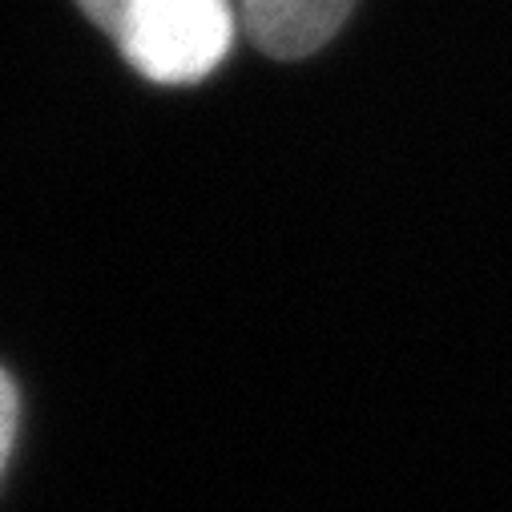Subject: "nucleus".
<instances>
[{"mask_svg":"<svg viewBox=\"0 0 512 512\" xmlns=\"http://www.w3.org/2000/svg\"><path fill=\"white\" fill-rule=\"evenodd\" d=\"M234 41L230 0H130L113 45L146 81L194 85L210 77Z\"/></svg>","mask_w":512,"mask_h":512,"instance_id":"nucleus-1","label":"nucleus"},{"mask_svg":"<svg viewBox=\"0 0 512 512\" xmlns=\"http://www.w3.org/2000/svg\"><path fill=\"white\" fill-rule=\"evenodd\" d=\"M238 5L254 45L271 57L295 61L311 57L343 29L355 0H238Z\"/></svg>","mask_w":512,"mask_h":512,"instance_id":"nucleus-2","label":"nucleus"},{"mask_svg":"<svg viewBox=\"0 0 512 512\" xmlns=\"http://www.w3.org/2000/svg\"><path fill=\"white\" fill-rule=\"evenodd\" d=\"M13 436H17V388H13V379L0 371V472L9 464Z\"/></svg>","mask_w":512,"mask_h":512,"instance_id":"nucleus-3","label":"nucleus"},{"mask_svg":"<svg viewBox=\"0 0 512 512\" xmlns=\"http://www.w3.org/2000/svg\"><path fill=\"white\" fill-rule=\"evenodd\" d=\"M77 5L113 37V29H117V21H121V13L130 9V0H77Z\"/></svg>","mask_w":512,"mask_h":512,"instance_id":"nucleus-4","label":"nucleus"}]
</instances>
